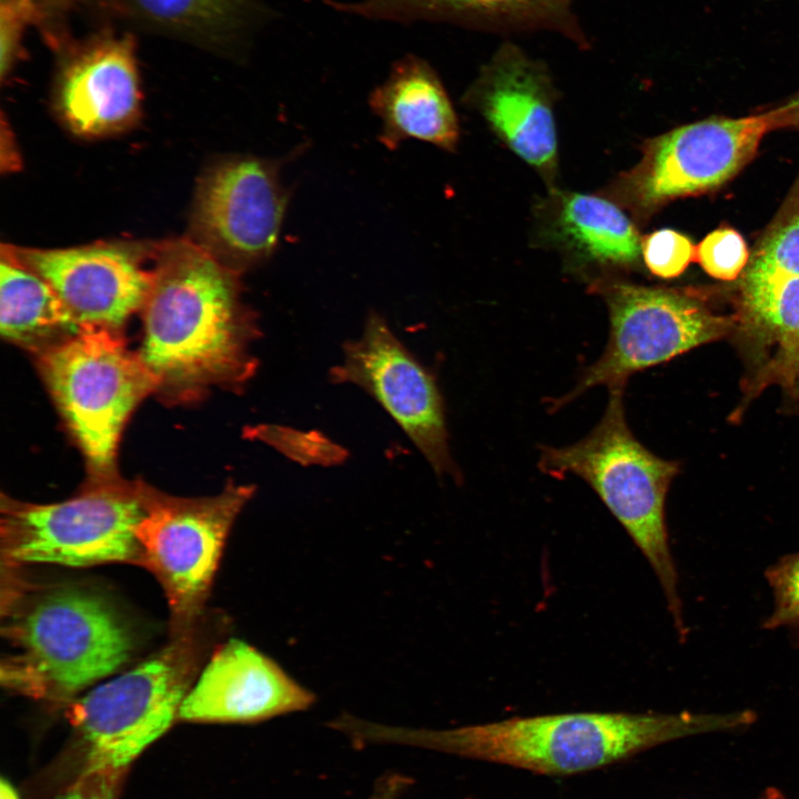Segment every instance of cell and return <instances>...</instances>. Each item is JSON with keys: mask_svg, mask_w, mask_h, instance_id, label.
Here are the masks:
<instances>
[{"mask_svg": "<svg viewBox=\"0 0 799 799\" xmlns=\"http://www.w3.org/2000/svg\"><path fill=\"white\" fill-rule=\"evenodd\" d=\"M41 276L81 325L115 330L142 309L153 269L141 249L125 243H95L60 250L4 246Z\"/></svg>", "mask_w": 799, "mask_h": 799, "instance_id": "cell-13", "label": "cell"}, {"mask_svg": "<svg viewBox=\"0 0 799 799\" xmlns=\"http://www.w3.org/2000/svg\"><path fill=\"white\" fill-rule=\"evenodd\" d=\"M255 487L232 482L209 497H175L150 486L135 528L143 567L162 586L172 634L189 629L203 609L233 523Z\"/></svg>", "mask_w": 799, "mask_h": 799, "instance_id": "cell-8", "label": "cell"}, {"mask_svg": "<svg viewBox=\"0 0 799 799\" xmlns=\"http://www.w3.org/2000/svg\"><path fill=\"white\" fill-rule=\"evenodd\" d=\"M312 691L276 661L237 639L218 647L186 694L178 719L192 722H259L307 709Z\"/></svg>", "mask_w": 799, "mask_h": 799, "instance_id": "cell-14", "label": "cell"}, {"mask_svg": "<svg viewBox=\"0 0 799 799\" xmlns=\"http://www.w3.org/2000/svg\"><path fill=\"white\" fill-rule=\"evenodd\" d=\"M195 625L134 667L68 705L72 726L62 769L68 786L99 769L128 770L130 763L178 719L201 660Z\"/></svg>", "mask_w": 799, "mask_h": 799, "instance_id": "cell-5", "label": "cell"}, {"mask_svg": "<svg viewBox=\"0 0 799 799\" xmlns=\"http://www.w3.org/2000/svg\"><path fill=\"white\" fill-rule=\"evenodd\" d=\"M148 485L91 481L60 503L1 497V555L10 566L29 563L91 567L110 563L143 567L135 528L145 514Z\"/></svg>", "mask_w": 799, "mask_h": 799, "instance_id": "cell-7", "label": "cell"}, {"mask_svg": "<svg viewBox=\"0 0 799 799\" xmlns=\"http://www.w3.org/2000/svg\"><path fill=\"white\" fill-rule=\"evenodd\" d=\"M569 0H362L330 2L374 20L448 21L479 27H565Z\"/></svg>", "mask_w": 799, "mask_h": 799, "instance_id": "cell-19", "label": "cell"}, {"mask_svg": "<svg viewBox=\"0 0 799 799\" xmlns=\"http://www.w3.org/2000/svg\"><path fill=\"white\" fill-rule=\"evenodd\" d=\"M127 770L89 771L62 789L54 799H118Z\"/></svg>", "mask_w": 799, "mask_h": 799, "instance_id": "cell-28", "label": "cell"}, {"mask_svg": "<svg viewBox=\"0 0 799 799\" xmlns=\"http://www.w3.org/2000/svg\"><path fill=\"white\" fill-rule=\"evenodd\" d=\"M282 164L283 159L236 155L208 170L195 198L192 241L239 273L269 260L291 198Z\"/></svg>", "mask_w": 799, "mask_h": 799, "instance_id": "cell-11", "label": "cell"}, {"mask_svg": "<svg viewBox=\"0 0 799 799\" xmlns=\"http://www.w3.org/2000/svg\"><path fill=\"white\" fill-rule=\"evenodd\" d=\"M39 368L79 443L93 481L117 478L122 428L158 381L115 330L81 325L39 354Z\"/></svg>", "mask_w": 799, "mask_h": 799, "instance_id": "cell-6", "label": "cell"}, {"mask_svg": "<svg viewBox=\"0 0 799 799\" xmlns=\"http://www.w3.org/2000/svg\"><path fill=\"white\" fill-rule=\"evenodd\" d=\"M80 325L53 289L17 261L4 246L0 262V330L19 345L44 348L74 334Z\"/></svg>", "mask_w": 799, "mask_h": 799, "instance_id": "cell-20", "label": "cell"}, {"mask_svg": "<svg viewBox=\"0 0 799 799\" xmlns=\"http://www.w3.org/2000/svg\"><path fill=\"white\" fill-rule=\"evenodd\" d=\"M790 125L782 104L742 118H711L681 125L644 146L641 160L614 183V196L637 216L666 203L721 186L755 155L771 130Z\"/></svg>", "mask_w": 799, "mask_h": 799, "instance_id": "cell-10", "label": "cell"}, {"mask_svg": "<svg viewBox=\"0 0 799 799\" xmlns=\"http://www.w3.org/2000/svg\"><path fill=\"white\" fill-rule=\"evenodd\" d=\"M765 575L772 589L773 609L762 627L788 628L799 645V552L780 558Z\"/></svg>", "mask_w": 799, "mask_h": 799, "instance_id": "cell-24", "label": "cell"}, {"mask_svg": "<svg viewBox=\"0 0 799 799\" xmlns=\"http://www.w3.org/2000/svg\"><path fill=\"white\" fill-rule=\"evenodd\" d=\"M155 257L139 354L158 391L185 398L211 385L240 388L255 373L259 336L240 273L192 240L165 243Z\"/></svg>", "mask_w": 799, "mask_h": 799, "instance_id": "cell-1", "label": "cell"}, {"mask_svg": "<svg viewBox=\"0 0 799 799\" xmlns=\"http://www.w3.org/2000/svg\"><path fill=\"white\" fill-rule=\"evenodd\" d=\"M594 291L608 307L609 340L555 407L594 386L624 388L633 374L732 334L735 327V315H719L684 290L607 281L595 284Z\"/></svg>", "mask_w": 799, "mask_h": 799, "instance_id": "cell-9", "label": "cell"}, {"mask_svg": "<svg viewBox=\"0 0 799 799\" xmlns=\"http://www.w3.org/2000/svg\"><path fill=\"white\" fill-rule=\"evenodd\" d=\"M559 229L588 259L628 266L641 253L635 225L613 202L590 194L568 193L562 198Z\"/></svg>", "mask_w": 799, "mask_h": 799, "instance_id": "cell-21", "label": "cell"}, {"mask_svg": "<svg viewBox=\"0 0 799 799\" xmlns=\"http://www.w3.org/2000/svg\"><path fill=\"white\" fill-rule=\"evenodd\" d=\"M0 799H20L14 787L4 778L0 781Z\"/></svg>", "mask_w": 799, "mask_h": 799, "instance_id": "cell-31", "label": "cell"}, {"mask_svg": "<svg viewBox=\"0 0 799 799\" xmlns=\"http://www.w3.org/2000/svg\"><path fill=\"white\" fill-rule=\"evenodd\" d=\"M785 104L788 108L790 125L799 128V92Z\"/></svg>", "mask_w": 799, "mask_h": 799, "instance_id": "cell-30", "label": "cell"}, {"mask_svg": "<svg viewBox=\"0 0 799 799\" xmlns=\"http://www.w3.org/2000/svg\"><path fill=\"white\" fill-rule=\"evenodd\" d=\"M144 22L188 37L221 40L247 14L246 0H125Z\"/></svg>", "mask_w": 799, "mask_h": 799, "instance_id": "cell-22", "label": "cell"}, {"mask_svg": "<svg viewBox=\"0 0 799 799\" xmlns=\"http://www.w3.org/2000/svg\"><path fill=\"white\" fill-rule=\"evenodd\" d=\"M408 783V779L402 775H387L375 785L368 799H400Z\"/></svg>", "mask_w": 799, "mask_h": 799, "instance_id": "cell-29", "label": "cell"}, {"mask_svg": "<svg viewBox=\"0 0 799 799\" xmlns=\"http://www.w3.org/2000/svg\"><path fill=\"white\" fill-rule=\"evenodd\" d=\"M466 99L524 161L550 178L557 139L552 87L542 65L514 45H504L482 71Z\"/></svg>", "mask_w": 799, "mask_h": 799, "instance_id": "cell-15", "label": "cell"}, {"mask_svg": "<svg viewBox=\"0 0 799 799\" xmlns=\"http://www.w3.org/2000/svg\"><path fill=\"white\" fill-rule=\"evenodd\" d=\"M381 120L380 142L395 150L409 139L445 151L458 143V121L449 97L433 68L407 55L393 64L387 79L368 99Z\"/></svg>", "mask_w": 799, "mask_h": 799, "instance_id": "cell-18", "label": "cell"}, {"mask_svg": "<svg viewBox=\"0 0 799 799\" xmlns=\"http://www.w3.org/2000/svg\"><path fill=\"white\" fill-rule=\"evenodd\" d=\"M749 257L744 237L730 227L717 229L705 236L695 256L707 274L722 281L742 274Z\"/></svg>", "mask_w": 799, "mask_h": 799, "instance_id": "cell-25", "label": "cell"}, {"mask_svg": "<svg viewBox=\"0 0 799 799\" xmlns=\"http://www.w3.org/2000/svg\"><path fill=\"white\" fill-rule=\"evenodd\" d=\"M751 710L699 712H569L514 717L432 730L363 721L364 744H398L563 776L617 762L649 748L699 734L751 725Z\"/></svg>", "mask_w": 799, "mask_h": 799, "instance_id": "cell-2", "label": "cell"}, {"mask_svg": "<svg viewBox=\"0 0 799 799\" xmlns=\"http://www.w3.org/2000/svg\"><path fill=\"white\" fill-rule=\"evenodd\" d=\"M1 630L14 649L1 661L2 686L67 706L120 671L135 649L133 631L115 607L73 585L11 593Z\"/></svg>", "mask_w": 799, "mask_h": 799, "instance_id": "cell-3", "label": "cell"}, {"mask_svg": "<svg viewBox=\"0 0 799 799\" xmlns=\"http://www.w3.org/2000/svg\"><path fill=\"white\" fill-rule=\"evenodd\" d=\"M140 98L133 42L129 37H112L89 45L65 65L57 103L74 133L102 136L136 121Z\"/></svg>", "mask_w": 799, "mask_h": 799, "instance_id": "cell-17", "label": "cell"}, {"mask_svg": "<svg viewBox=\"0 0 799 799\" xmlns=\"http://www.w3.org/2000/svg\"><path fill=\"white\" fill-rule=\"evenodd\" d=\"M641 254L648 270L661 279L679 276L696 256V247L684 234L663 229L641 241Z\"/></svg>", "mask_w": 799, "mask_h": 799, "instance_id": "cell-26", "label": "cell"}, {"mask_svg": "<svg viewBox=\"0 0 799 799\" xmlns=\"http://www.w3.org/2000/svg\"><path fill=\"white\" fill-rule=\"evenodd\" d=\"M32 0H1L0 71L4 77L14 63L22 31L33 17Z\"/></svg>", "mask_w": 799, "mask_h": 799, "instance_id": "cell-27", "label": "cell"}, {"mask_svg": "<svg viewBox=\"0 0 799 799\" xmlns=\"http://www.w3.org/2000/svg\"><path fill=\"white\" fill-rule=\"evenodd\" d=\"M759 799H785L782 795L776 789L767 790L763 796Z\"/></svg>", "mask_w": 799, "mask_h": 799, "instance_id": "cell-32", "label": "cell"}, {"mask_svg": "<svg viewBox=\"0 0 799 799\" xmlns=\"http://www.w3.org/2000/svg\"><path fill=\"white\" fill-rule=\"evenodd\" d=\"M732 333L746 363L745 402L777 385L799 407V275L740 286Z\"/></svg>", "mask_w": 799, "mask_h": 799, "instance_id": "cell-16", "label": "cell"}, {"mask_svg": "<svg viewBox=\"0 0 799 799\" xmlns=\"http://www.w3.org/2000/svg\"><path fill=\"white\" fill-rule=\"evenodd\" d=\"M330 380L354 384L368 393L438 475L459 478L449 452L444 400L436 377L380 313L370 312L361 336L343 345V358L330 370Z\"/></svg>", "mask_w": 799, "mask_h": 799, "instance_id": "cell-12", "label": "cell"}, {"mask_svg": "<svg viewBox=\"0 0 799 799\" xmlns=\"http://www.w3.org/2000/svg\"><path fill=\"white\" fill-rule=\"evenodd\" d=\"M623 393L624 388L610 390L601 419L586 437L565 447L543 446L539 468L557 478L577 475L597 493L650 564L682 639L687 628L665 516L667 492L679 465L636 439L626 422Z\"/></svg>", "mask_w": 799, "mask_h": 799, "instance_id": "cell-4", "label": "cell"}, {"mask_svg": "<svg viewBox=\"0 0 799 799\" xmlns=\"http://www.w3.org/2000/svg\"><path fill=\"white\" fill-rule=\"evenodd\" d=\"M799 275V179L758 242L740 286Z\"/></svg>", "mask_w": 799, "mask_h": 799, "instance_id": "cell-23", "label": "cell"}]
</instances>
